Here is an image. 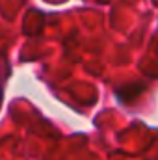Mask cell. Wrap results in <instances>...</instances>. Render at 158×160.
I'll list each match as a JSON object with an SVG mask.
<instances>
[{
	"label": "cell",
	"mask_w": 158,
	"mask_h": 160,
	"mask_svg": "<svg viewBox=\"0 0 158 160\" xmlns=\"http://www.w3.org/2000/svg\"><path fill=\"white\" fill-rule=\"evenodd\" d=\"M0 102H2V84H0Z\"/></svg>",
	"instance_id": "6da1fadb"
}]
</instances>
